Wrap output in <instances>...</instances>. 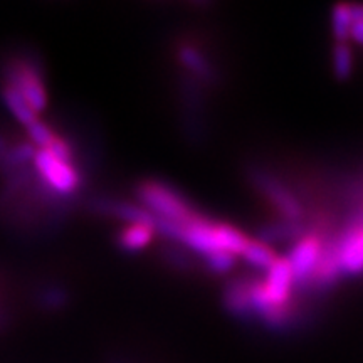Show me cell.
<instances>
[{
	"label": "cell",
	"instance_id": "4",
	"mask_svg": "<svg viewBox=\"0 0 363 363\" xmlns=\"http://www.w3.org/2000/svg\"><path fill=\"white\" fill-rule=\"evenodd\" d=\"M323 239L318 234H303L294 242L291 254H289V257H286L291 266L294 284L303 286L311 283L321 252H323Z\"/></svg>",
	"mask_w": 363,
	"mask_h": 363
},
{
	"label": "cell",
	"instance_id": "2",
	"mask_svg": "<svg viewBox=\"0 0 363 363\" xmlns=\"http://www.w3.org/2000/svg\"><path fill=\"white\" fill-rule=\"evenodd\" d=\"M249 177H251L256 189L264 195L266 201L279 212L281 217H284L286 222H293V224L301 222L303 216H305V208L298 201L296 195L291 192V189L286 187L278 177L261 169V167L251 169Z\"/></svg>",
	"mask_w": 363,
	"mask_h": 363
},
{
	"label": "cell",
	"instance_id": "7",
	"mask_svg": "<svg viewBox=\"0 0 363 363\" xmlns=\"http://www.w3.org/2000/svg\"><path fill=\"white\" fill-rule=\"evenodd\" d=\"M179 59L187 69L192 72L195 78L201 79V83H214L217 79L214 66L211 65V61L199 51L197 48H194L192 44H182L179 48Z\"/></svg>",
	"mask_w": 363,
	"mask_h": 363
},
{
	"label": "cell",
	"instance_id": "16",
	"mask_svg": "<svg viewBox=\"0 0 363 363\" xmlns=\"http://www.w3.org/2000/svg\"><path fill=\"white\" fill-rule=\"evenodd\" d=\"M352 19L363 21V6H350Z\"/></svg>",
	"mask_w": 363,
	"mask_h": 363
},
{
	"label": "cell",
	"instance_id": "6",
	"mask_svg": "<svg viewBox=\"0 0 363 363\" xmlns=\"http://www.w3.org/2000/svg\"><path fill=\"white\" fill-rule=\"evenodd\" d=\"M9 84L26 99L35 115L43 111L48 104V93L44 89L43 79H40L38 69L30 65L13 67Z\"/></svg>",
	"mask_w": 363,
	"mask_h": 363
},
{
	"label": "cell",
	"instance_id": "15",
	"mask_svg": "<svg viewBox=\"0 0 363 363\" xmlns=\"http://www.w3.org/2000/svg\"><path fill=\"white\" fill-rule=\"evenodd\" d=\"M350 38L355 40V43L363 45V21L353 19L352 29H350Z\"/></svg>",
	"mask_w": 363,
	"mask_h": 363
},
{
	"label": "cell",
	"instance_id": "8",
	"mask_svg": "<svg viewBox=\"0 0 363 363\" xmlns=\"http://www.w3.org/2000/svg\"><path fill=\"white\" fill-rule=\"evenodd\" d=\"M155 230V225L152 224H128L118 234V244L123 251H142L152 242Z\"/></svg>",
	"mask_w": 363,
	"mask_h": 363
},
{
	"label": "cell",
	"instance_id": "13",
	"mask_svg": "<svg viewBox=\"0 0 363 363\" xmlns=\"http://www.w3.org/2000/svg\"><path fill=\"white\" fill-rule=\"evenodd\" d=\"M333 71L340 81L350 78L353 71V54L348 43H337L333 49Z\"/></svg>",
	"mask_w": 363,
	"mask_h": 363
},
{
	"label": "cell",
	"instance_id": "3",
	"mask_svg": "<svg viewBox=\"0 0 363 363\" xmlns=\"http://www.w3.org/2000/svg\"><path fill=\"white\" fill-rule=\"evenodd\" d=\"M33 160L39 177H43L45 185L52 192L69 195L79 189L81 177L72 167L71 160L59 158L48 148H39L38 152H34Z\"/></svg>",
	"mask_w": 363,
	"mask_h": 363
},
{
	"label": "cell",
	"instance_id": "12",
	"mask_svg": "<svg viewBox=\"0 0 363 363\" xmlns=\"http://www.w3.org/2000/svg\"><path fill=\"white\" fill-rule=\"evenodd\" d=\"M352 22L353 19L350 13V6L340 4V6L333 9V13H331V27H333V34L337 43H348Z\"/></svg>",
	"mask_w": 363,
	"mask_h": 363
},
{
	"label": "cell",
	"instance_id": "1",
	"mask_svg": "<svg viewBox=\"0 0 363 363\" xmlns=\"http://www.w3.org/2000/svg\"><path fill=\"white\" fill-rule=\"evenodd\" d=\"M136 197L148 214L157 220L174 225H185L201 214L179 190L162 180H143L136 185Z\"/></svg>",
	"mask_w": 363,
	"mask_h": 363
},
{
	"label": "cell",
	"instance_id": "14",
	"mask_svg": "<svg viewBox=\"0 0 363 363\" xmlns=\"http://www.w3.org/2000/svg\"><path fill=\"white\" fill-rule=\"evenodd\" d=\"M206 264L212 272H217V274H224V272L230 271L235 264V257L229 252H216L212 256L206 257Z\"/></svg>",
	"mask_w": 363,
	"mask_h": 363
},
{
	"label": "cell",
	"instance_id": "9",
	"mask_svg": "<svg viewBox=\"0 0 363 363\" xmlns=\"http://www.w3.org/2000/svg\"><path fill=\"white\" fill-rule=\"evenodd\" d=\"M216 238L220 251L233 254L234 257L242 256L249 240H251L238 227L230 224H222V222H216Z\"/></svg>",
	"mask_w": 363,
	"mask_h": 363
},
{
	"label": "cell",
	"instance_id": "5",
	"mask_svg": "<svg viewBox=\"0 0 363 363\" xmlns=\"http://www.w3.org/2000/svg\"><path fill=\"white\" fill-rule=\"evenodd\" d=\"M335 252L340 274L357 276L363 272V217L353 220L335 240Z\"/></svg>",
	"mask_w": 363,
	"mask_h": 363
},
{
	"label": "cell",
	"instance_id": "10",
	"mask_svg": "<svg viewBox=\"0 0 363 363\" xmlns=\"http://www.w3.org/2000/svg\"><path fill=\"white\" fill-rule=\"evenodd\" d=\"M244 259H246L249 264L259 271H267L269 267L274 264L278 256H276L274 251L267 246L262 240H249L246 251H244Z\"/></svg>",
	"mask_w": 363,
	"mask_h": 363
},
{
	"label": "cell",
	"instance_id": "11",
	"mask_svg": "<svg viewBox=\"0 0 363 363\" xmlns=\"http://www.w3.org/2000/svg\"><path fill=\"white\" fill-rule=\"evenodd\" d=\"M2 94H4V101H6V106L12 111V115L16 116L21 123H24L27 126L29 123H33V121L38 120V115L30 110V106L27 104L26 99L22 98L11 84H7L6 88H4Z\"/></svg>",
	"mask_w": 363,
	"mask_h": 363
}]
</instances>
